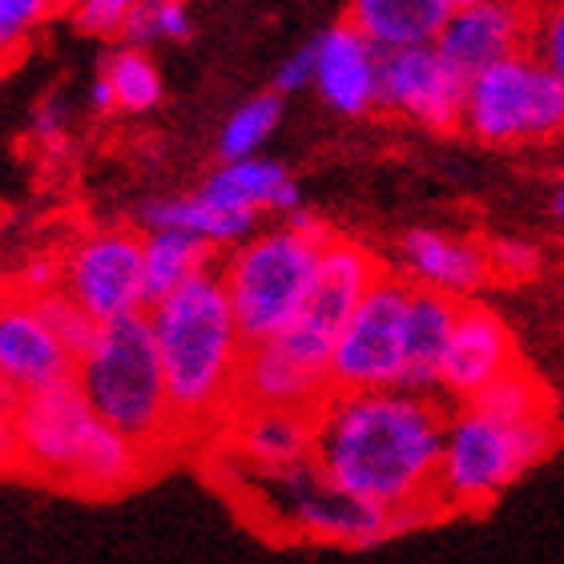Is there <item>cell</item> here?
I'll return each instance as SVG.
<instances>
[{
  "mask_svg": "<svg viewBox=\"0 0 564 564\" xmlns=\"http://www.w3.org/2000/svg\"><path fill=\"white\" fill-rule=\"evenodd\" d=\"M447 408L420 391H330L315 412L311 464L335 492L379 512L440 508Z\"/></svg>",
  "mask_w": 564,
  "mask_h": 564,
  "instance_id": "obj_1",
  "label": "cell"
},
{
  "mask_svg": "<svg viewBox=\"0 0 564 564\" xmlns=\"http://www.w3.org/2000/svg\"><path fill=\"white\" fill-rule=\"evenodd\" d=\"M145 315L162 355L165 391L182 444L189 447L202 435H218L238 412L242 364L250 351L218 271L186 282Z\"/></svg>",
  "mask_w": 564,
  "mask_h": 564,
  "instance_id": "obj_2",
  "label": "cell"
},
{
  "mask_svg": "<svg viewBox=\"0 0 564 564\" xmlns=\"http://www.w3.org/2000/svg\"><path fill=\"white\" fill-rule=\"evenodd\" d=\"M162 459L97 420L82 388L65 379L21 400L17 471L77 496H126L150 480Z\"/></svg>",
  "mask_w": 564,
  "mask_h": 564,
  "instance_id": "obj_3",
  "label": "cell"
},
{
  "mask_svg": "<svg viewBox=\"0 0 564 564\" xmlns=\"http://www.w3.org/2000/svg\"><path fill=\"white\" fill-rule=\"evenodd\" d=\"M73 383L82 388L85 403L94 408L97 420L141 444L162 464L177 452H186L145 311L101 323L94 347L77 359Z\"/></svg>",
  "mask_w": 564,
  "mask_h": 564,
  "instance_id": "obj_4",
  "label": "cell"
},
{
  "mask_svg": "<svg viewBox=\"0 0 564 564\" xmlns=\"http://www.w3.org/2000/svg\"><path fill=\"white\" fill-rule=\"evenodd\" d=\"M564 440V415L541 420H505L459 403L447 412L444 459H440V484L435 500L444 517H476L520 484L532 468H541Z\"/></svg>",
  "mask_w": 564,
  "mask_h": 564,
  "instance_id": "obj_5",
  "label": "cell"
},
{
  "mask_svg": "<svg viewBox=\"0 0 564 564\" xmlns=\"http://www.w3.org/2000/svg\"><path fill=\"white\" fill-rule=\"evenodd\" d=\"M235 480L226 484L235 500H250V520L286 541L339 544V549H376L400 536L395 517L367 508L351 496L335 492L318 468L294 464L282 471H238L226 468Z\"/></svg>",
  "mask_w": 564,
  "mask_h": 564,
  "instance_id": "obj_6",
  "label": "cell"
},
{
  "mask_svg": "<svg viewBox=\"0 0 564 564\" xmlns=\"http://www.w3.org/2000/svg\"><path fill=\"white\" fill-rule=\"evenodd\" d=\"M330 238L299 235L294 226H279L230 254L218 267L230 306H235L238 330L250 347L271 343L291 327V318L303 311L306 294L315 286L318 259Z\"/></svg>",
  "mask_w": 564,
  "mask_h": 564,
  "instance_id": "obj_7",
  "label": "cell"
},
{
  "mask_svg": "<svg viewBox=\"0 0 564 564\" xmlns=\"http://www.w3.org/2000/svg\"><path fill=\"white\" fill-rule=\"evenodd\" d=\"M383 274H388V262L379 259L367 242L347 235H330L303 311L271 343L299 367L330 379V355H335V343H339L343 327L351 323L359 303L371 294V286Z\"/></svg>",
  "mask_w": 564,
  "mask_h": 564,
  "instance_id": "obj_8",
  "label": "cell"
},
{
  "mask_svg": "<svg viewBox=\"0 0 564 564\" xmlns=\"http://www.w3.org/2000/svg\"><path fill=\"white\" fill-rule=\"evenodd\" d=\"M464 130L488 145L544 141L564 133V89L536 53H517L468 82Z\"/></svg>",
  "mask_w": 564,
  "mask_h": 564,
  "instance_id": "obj_9",
  "label": "cell"
},
{
  "mask_svg": "<svg viewBox=\"0 0 564 564\" xmlns=\"http://www.w3.org/2000/svg\"><path fill=\"white\" fill-rule=\"evenodd\" d=\"M412 282L388 271L371 286L330 355V391H391L403 388V323Z\"/></svg>",
  "mask_w": 564,
  "mask_h": 564,
  "instance_id": "obj_10",
  "label": "cell"
},
{
  "mask_svg": "<svg viewBox=\"0 0 564 564\" xmlns=\"http://www.w3.org/2000/svg\"><path fill=\"white\" fill-rule=\"evenodd\" d=\"M61 291L97 323L145 311V230L97 226L61 254Z\"/></svg>",
  "mask_w": 564,
  "mask_h": 564,
  "instance_id": "obj_11",
  "label": "cell"
},
{
  "mask_svg": "<svg viewBox=\"0 0 564 564\" xmlns=\"http://www.w3.org/2000/svg\"><path fill=\"white\" fill-rule=\"evenodd\" d=\"M464 101H468V82L440 57L435 45L379 57V106L395 109L435 133H452L464 126Z\"/></svg>",
  "mask_w": 564,
  "mask_h": 564,
  "instance_id": "obj_12",
  "label": "cell"
},
{
  "mask_svg": "<svg viewBox=\"0 0 564 564\" xmlns=\"http://www.w3.org/2000/svg\"><path fill=\"white\" fill-rule=\"evenodd\" d=\"M520 367V347L517 335L505 318L496 315L492 306L476 303H459L456 327H452V339H447L444 367H440V395L459 403H471L476 395L500 383L505 376H512Z\"/></svg>",
  "mask_w": 564,
  "mask_h": 564,
  "instance_id": "obj_13",
  "label": "cell"
},
{
  "mask_svg": "<svg viewBox=\"0 0 564 564\" xmlns=\"http://www.w3.org/2000/svg\"><path fill=\"white\" fill-rule=\"evenodd\" d=\"M532 17H536L532 0H484L471 9H456L447 17L435 48L464 82H471L500 61L529 53Z\"/></svg>",
  "mask_w": 564,
  "mask_h": 564,
  "instance_id": "obj_14",
  "label": "cell"
},
{
  "mask_svg": "<svg viewBox=\"0 0 564 564\" xmlns=\"http://www.w3.org/2000/svg\"><path fill=\"white\" fill-rule=\"evenodd\" d=\"M73 371H77V359L61 347L45 318L36 315L33 299L0 282V379L24 400L33 391L73 379Z\"/></svg>",
  "mask_w": 564,
  "mask_h": 564,
  "instance_id": "obj_15",
  "label": "cell"
},
{
  "mask_svg": "<svg viewBox=\"0 0 564 564\" xmlns=\"http://www.w3.org/2000/svg\"><path fill=\"white\" fill-rule=\"evenodd\" d=\"M223 464L238 471H282L306 464L315 452V415L274 412V408H238L223 432Z\"/></svg>",
  "mask_w": 564,
  "mask_h": 564,
  "instance_id": "obj_16",
  "label": "cell"
},
{
  "mask_svg": "<svg viewBox=\"0 0 564 564\" xmlns=\"http://www.w3.org/2000/svg\"><path fill=\"white\" fill-rule=\"evenodd\" d=\"M400 274L415 291L447 294L456 303H468L492 279L484 242L432 230V226H415L400 238Z\"/></svg>",
  "mask_w": 564,
  "mask_h": 564,
  "instance_id": "obj_17",
  "label": "cell"
},
{
  "mask_svg": "<svg viewBox=\"0 0 564 564\" xmlns=\"http://www.w3.org/2000/svg\"><path fill=\"white\" fill-rule=\"evenodd\" d=\"M330 400V379L299 367L274 347L259 343L247 351L242 364V395L238 408H274V412H306L315 415Z\"/></svg>",
  "mask_w": 564,
  "mask_h": 564,
  "instance_id": "obj_18",
  "label": "cell"
},
{
  "mask_svg": "<svg viewBox=\"0 0 564 564\" xmlns=\"http://www.w3.org/2000/svg\"><path fill=\"white\" fill-rule=\"evenodd\" d=\"M456 315V299L435 291H415L412 286L408 323H403V391L440 395V367H444Z\"/></svg>",
  "mask_w": 564,
  "mask_h": 564,
  "instance_id": "obj_19",
  "label": "cell"
},
{
  "mask_svg": "<svg viewBox=\"0 0 564 564\" xmlns=\"http://www.w3.org/2000/svg\"><path fill=\"white\" fill-rule=\"evenodd\" d=\"M318 85L335 109L367 113L379 106V57L376 45L364 41L351 24H335L318 41Z\"/></svg>",
  "mask_w": 564,
  "mask_h": 564,
  "instance_id": "obj_20",
  "label": "cell"
},
{
  "mask_svg": "<svg viewBox=\"0 0 564 564\" xmlns=\"http://www.w3.org/2000/svg\"><path fill=\"white\" fill-rule=\"evenodd\" d=\"M447 17H452L447 0H351L343 24H351L355 33L383 53H400V48L435 45Z\"/></svg>",
  "mask_w": 564,
  "mask_h": 564,
  "instance_id": "obj_21",
  "label": "cell"
},
{
  "mask_svg": "<svg viewBox=\"0 0 564 564\" xmlns=\"http://www.w3.org/2000/svg\"><path fill=\"white\" fill-rule=\"evenodd\" d=\"M210 271H218L214 242L186 230H145V311Z\"/></svg>",
  "mask_w": 564,
  "mask_h": 564,
  "instance_id": "obj_22",
  "label": "cell"
},
{
  "mask_svg": "<svg viewBox=\"0 0 564 564\" xmlns=\"http://www.w3.org/2000/svg\"><path fill=\"white\" fill-rule=\"evenodd\" d=\"M254 218H259V214L223 206V202L206 198V194H194V198H165V202H150V206H145L150 230H186V235L206 238L214 247H230L238 238H247L250 230H254Z\"/></svg>",
  "mask_w": 564,
  "mask_h": 564,
  "instance_id": "obj_23",
  "label": "cell"
},
{
  "mask_svg": "<svg viewBox=\"0 0 564 564\" xmlns=\"http://www.w3.org/2000/svg\"><path fill=\"white\" fill-rule=\"evenodd\" d=\"M206 198L235 206V210H294L299 194H294L291 177L282 174L274 162H230L226 170L206 182L202 189Z\"/></svg>",
  "mask_w": 564,
  "mask_h": 564,
  "instance_id": "obj_24",
  "label": "cell"
},
{
  "mask_svg": "<svg viewBox=\"0 0 564 564\" xmlns=\"http://www.w3.org/2000/svg\"><path fill=\"white\" fill-rule=\"evenodd\" d=\"M33 306H36V315L45 318L48 323V330L61 339V347L73 355V359H82L89 347H94V339H97V330H101V323H97L89 311H85L82 303H73L69 294L61 291H45V294H36L33 299Z\"/></svg>",
  "mask_w": 564,
  "mask_h": 564,
  "instance_id": "obj_25",
  "label": "cell"
},
{
  "mask_svg": "<svg viewBox=\"0 0 564 564\" xmlns=\"http://www.w3.org/2000/svg\"><path fill=\"white\" fill-rule=\"evenodd\" d=\"M106 82L118 97L121 109H150L162 94V82H158V69L141 57L138 48H126V53H113L106 61Z\"/></svg>",
  "mask_w": 564,
  "mask_h": 564,
  "instance_id": "obj_26",
  "label": "cell"
},
{
  "mask_svg": "<svg viewBox=\"0 0 564 564\" xmlns=\"http://www.w3.org/2000/svg\"><path fill=\"white\" fill-rule=\"evenodd\" d=\"M274 121H279V97H259V101H250L247 109H238L235 121L226 126L223 158H230V162H247V153L271 133Z\"/></svg>",
  "mask_w": 564,
  "mask_h": 564,
  "instance_id": "obj_27",
  "label": "cell"
},
{
  "mask_svg": "<svg viewBox=\"0 0 564 564\" xmlns=\"http://www.w3.org/2000/svg\"><path fill=\"white\" fill-rule=\"evenodd\" d=\"M529 48L564 89V0H541V4H536Z\"/></svg>",
  "mask_w": 564,
  "mask_h": 564,
  "instance_id": "obj_28",
  "label": "cell"
},
{
  "mask_svg": "<svg viewBox=\"0 0 564 564\" xmlns=\"http://www.w3.org/2000/svg\"><path fill=\"white\" fill-rule=\"evenodd\" d=\"M484 247H488V271L500 282H529L544 267L541 247L529 242V238H492Z\"/></svg>",
  "mask_w": 564,
  "mask_h": 564,
  "instance_id": "obj_29",
  "label": "cell"
},
{
  "mask_svg": "<svg viewBox=\"0 0 564 564\" xmlns=\"http://www.w3.org/2000/svg\"><path fill=\"white\" fill-rule=\"evenodd\" d=\"M133 9H138V0H82V4L73 9V21H77L82 33L118 36V33H126Z\"/></svg>",
  "mask_w": 564,
  "mask_h": 564,
  "instance_id": "obj_30",
  "label": "cell"
},
{
  "mask_svg": "<svg viewBox=\"0 0 564 564\" xmlns=\"http://www.w3.org/2000/svg\"><path fill=\"white\" fill-rule=\"evenodd\" d=\"M17 412L21 395L0 379V471H17Z\"/></svg>",
  "mask_w": 564,
  "mask_h": 564,
  "instance_id": "obj_31",
  "label": "cell"
},
{
  "mask_svg": "<svg viewBox=\"0 0 564 564\" xmlns=\"http://www.w3.org/2000/svg\"><path fill=\"white\" fill-rule=\"evenodd\" d=\"M311 77H318V45L303 48V53L279 73V89H299V85L311 82Z\"/></svg>",
  "mask_w": 564,
  "mask_h": 564,
  "instance_id": "obj_32",
  "label": "cell"
},
{
  "mask_svg": "<svg viewBox=\"0 0 564 564\" xmlns=\"http://www.w3.org/2000/svg\"><path fill=\"white\" fill-rule=\"evenodd\" d=\"M33 48V36L21 29H0V77L21 65V57Z\"/></svg>",
  "mask_w": 564,
  "mask_h": 564,
  "instance_id": "obj_33",
  "label": "cell"
},
{
  "mask_svg": "<svg viewBox=\"0 0 564 564\" xmlns=\"http://www.w3.org/2000/svg\"><path fill=\"white\" fill-rule=\"evenodd\" d=\"M94 101H97V109H113L118 106V97H113V89H109V82L101 77L97 82V89H94Z\"/></svg>",
  "mask_w": 564,
  "mask_h": 564,
  "instance_id": "obj_34",
  "label": "cell"
},
{
  "mask_svg": "<svg viewBox=\"0 0 564 564\" xmlns=\"http://www.w3.org/2000/svg\"><path fill=\"white\" fill-rule=\"evenodd\" d=\"M553 214L564 223V182H556V189H553Z\"/></svg>",
  "mask_w": 564,
  "mask_h": 564,
  "instance_id": "obj_35",
  "label": "cell"
},
{
  "mask_svg": "<svg viewBox=\"0 0 564 564\" xmlns=\"http://www.w3.org/2000/svg\"><path fill=\"white\" fill-rule=\"evenodd\" d=\"M48 4H53V17H57V12H73L82 0H48Z\"/></svg>",
  "mask_w": 564,
  "mask_h": 564,
  "instance_id": "obj_36",
  "label": "cell"
},
{
  "mask_svg": "<svg viewBox=\"0 0 564 564\" xmlns=\"http://www.w3.org/2000/svg\"><path fill=\"white\" fill-rule=\"evenodd\" d=\"M471 4H484V0H447V9L456 12V9H471Z\"/></svg>",
  "mask_w": 564,
  "mask_h": 564,
  "instance_id": "obj_37",
  "label": "cell"
},
{
  "mask_svg": "<svg viewBox=\"0 0 564 564\" xmlns=\"http://www.w3.org/2000/svg\"><path fill=\"white\" fill-rule=\"evenodd\" d=\"M556 403H561V415H564V388L556 391Z\"/></svg>",
  "mask_w": 564,
  "mask_h": 564,
  "instance_id": "obj_38",
  "label": "cell"
}]
</instances>
